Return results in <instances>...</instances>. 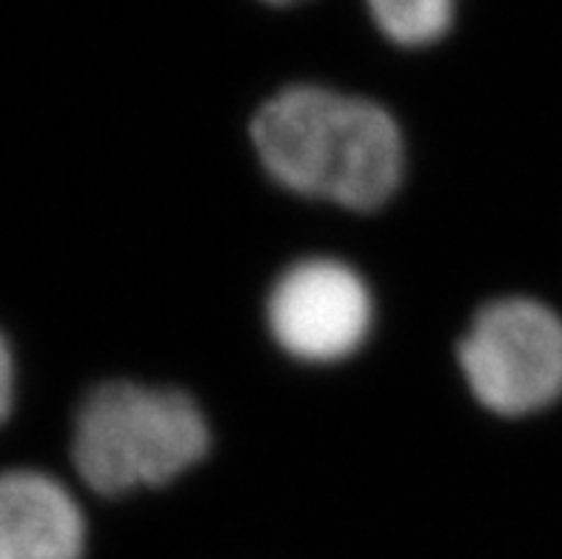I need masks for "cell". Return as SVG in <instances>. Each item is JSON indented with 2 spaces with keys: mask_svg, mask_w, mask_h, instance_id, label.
I'll use <instances>...</instances> for the list:
<instances>
[{
  "mask_svg": "<svg viewBox=\"0 0 562 559\" xmlns=\"http://www.w3.org/2000/svg\"><path fill=\"white\" fill-rule=\"evenodd\" d=\"M454 3L457 0H366L380 32L400 46L440 41L454 21Z\"/></svg>",
  "mask_w": 562,
  "mask_h": 559,
  "instance_id": "8992f818",
  "label": "cell"
},
{
  "mask_svg": "<svg viewBox=\"0 0 562 559\" xmlns=\"http://www.w3.org/2000/svg\"><path fill=\"white\" fill-rule=\"evenodd\" d=\"M269 328L292 357L335 362L371 328V294L346 262L314 257L285 271L269 294Z\"/></svg>",
  "mask_w": 562,
  "mask_h": 559,
  "instance_id": "277c9868",
  "label": "cell"
},
{
  "mask_svg": "<svg viewBox=\"0 0 562 559\" xmlns=\"http://www.w3.org/2000/svg\"><path fill=\"white\" fill-rule=\"evenodd\" d=\"M251 141L285 189L346 209H378L403 175V137L378 103L323 86H289L251 121Z\"/></svg>",
  "mask_w": 562,
  "mask_h": 559,
  "instance_id": "6da1fadb",
  "label": "cell"
},
{
  "mask_svg": "<svg viewBox=\"0 0 562 559\" xmlns=\"http://www.w3.org/2000/svg\"><path fill=\"white\" fill-rule=\"evenodd\" d=\"M209 451V425L175 389L112 380L86 394L75 417L71 462L103 496L166 485Z\"/></svg>",
  "mask_w": 562,
  "mask_h": 559,
  "instance_id": "7a4b0ae2",
  "label": "cell"
},
{
  "mask_svg": "<svg viewBox=\"0 0 562 559\" xmlns=\"http://www.w3.org/2000/svg\"><path fill=\"white\" fill-rule=\"evenodd\" d=\"M266 3H274V7H283V3H292V0H266Z\"/></svg>",
  "mask_w": 562,
  "mask_h": 559,
  "instance_id": "ba28073f",
  "label": "cell"
},
{
  "mask_svg": "<svg viewBox=\"0 0 562 559\" xmlns=\"http://www.w3.org/2000/svg\"><path fill=\"white\" fill-rule=\"evenodd\" d=\"M86 517L64 482L12 468L0 474V559H86Z\"/></svg>",
  "mask_w": 562,
  "mask_h": 559,
  "instance_id": "5b68a950",
  "label": "cell"
},
{
  "mask_svg": "<svg viewBox=\"0 0 562 559\" xmlns=\"http://www.w3.org/2000/svg\"><path fill=\"white\" fill-rule=\"evenodd\" d=\"M14 405V355L7 334L0 332V425L7 423Z\"/></svg>",
  "mask_w": 562,
  "mask_h": 559,
  "instance_id": "52a82bcc",
  "label": "cell"
},
{
  "mask_svg": "<svg viewBox=\"0 0 562 559\" xmlns=\"http://www.w3.org/2000/svg\"><path fill=\"white\" fill-rule=\"evenodd\" d=\"M457 357L474 396L497 414L520 417L562 396V320L537 300L480 309Z\"/></svg>",
  "mask_w": 562,
  "mask_h": 559,
  "instance_id": "3957f363",
  "label": "cell"
}]
</instances>
